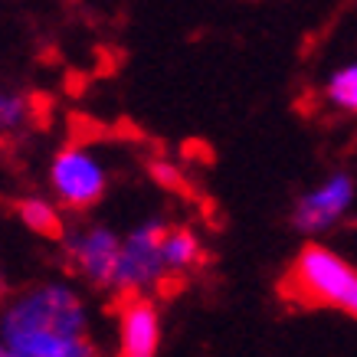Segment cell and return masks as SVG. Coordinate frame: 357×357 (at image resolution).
I'll return each instance as SVG.
<instances>
[{"label":"cell","instance_id":"5b68a950","mask_svg":"<svg viewBox=\"0 0 357 357\" xmlns=\"http://www.w3.org/2000/svg\"><path fill=\"white\" fill-rule=\"evenodd\" d=\"M53 197L69 210H89L109 190V167L89 144H66L50 164Z\"/></svg>","mask_w":357,"mask_h":357},{"label":"cell","instance_id":"9c48e42d","mask_svg":"<svg viewBox=\"0 0 357 357\" xmlns=\"http://www.w3.org/2000/svg\"><path fill=\"white\" fill-rule=\"evenodd\" d=\"M321 98L337 115L357 119V56L337 63L321 82Z\"/></svg>","mask_w":357,"mask_h":357},{"label":"cell","instance_id":"4fadbf2b","mask_svg":"<svg viewBox=\"0 0 357 357\" xmlns=\"http://www.w3.org/2000/svg\"><path fill=\"white\" fill-rule=\"evenodd\" d=\"M0 354H3V341H0Z\"/></svg>","mask_w":357,"mask_h":357},{"label":"cell","instance_id":"8992f818","mask_svg":"<svg viewBox=\"0 0 357 357\" xmlns=\"http://www.w3.org/2000/svg\"><path fill=\"white\" fill-rule=\"evenodd\" d=\"M63 249L73 272H79L89 285L112 289V275H115L121 249V236L115 229L102 227V223H82V227L69 229Z\"/></svg>","mask_w":357,"mask_h":357},{"label":"cell","instance_id":"3957f363","mask_svg":"<svg viewBox=\"0 0 357 357\" xmlns=\"http://www.w3.org/2000/svg\"><path fill=\"white\" fill-rule=\"evenodd\" d=\"M164 229L167 227L161 220H144L121 236L119 266L112 275V292L125 295V298L128 295H151L171 279L161 252Z\"/></svg>","mask_w":357,"mask_h":357},{"label":"cell","instance_id":"6da1fadb","mask_svg":"<svg viewBox=\"0 0 357 357\" xmlns=\"http://www.w3.org/2000/svg\"><path fill=\"white\" fill-rule=\"evenodd\" d=\"M0 341L10 357H89V308L66 282L36 285L7 305Z\"/></svg>","mask_w":357,"mask_h":357},{"label":"cell","instance_id":"7a4b0ae2","mask_svg":"<svg viewBox=\"0 0 357 357\" xmlns=\"http://www.w3.org/2000/svg\"><path fill=\"white\" fill-rule=\"evenodd\" d=\"M289 292L305 305L357 318V266L325 243H305L289 269Z\"/></svg>","mask_w":357,"mask_h":357},{"label":"cell","instance_id":"52a82bcc","mask_svg":"<svg viewBox=\"0 0 357 357\" xmlns=\"http://www.w3.org/2000/svg\"><path fill=\"white\" fill-rule=\"evenodd\" d=\"M161 312L148 295H128L119 312V351L125 357H154L161 347Z\"/></svg>","mask_w":357,"mask_h":357},{"label":"cell","instance_id":"30bf717a","mask_svg":"<svg viewBox=\"0 0 357 357\" xmlns=\"http://www.w3.org/2000/svg\"><path fill=\"white\" fill-rule=\"evenodd\" d=\"M17 217L26 229L33 233H40V236H56L59 227H63V220H59V206L53 200H46V197H26L17 204Z\"/></svg>","mask_w":357,"mask_h":357},{"label":"cell","instance_id":"277c9868","mask_svg":"<svg viewBox=\"0 0 357 357\" xmlns=\"http://www.w3.org/2000/svg\"><path fill=\"white\" fill-rule=\"evenodd\" d=\"M357 204V177L344 167L328 171L318 184L298 194L292 206V227L308 239H321L351 217Z\"/></svg>","mask_w":357,"mask_h":357},{"label":"cell","instance_id":"ba28073f","mask_svg":"<svg viewBox=\"0 0 357 357\" xmlns=\"http://www.w3.org/2000/svg\"><path fill=\"white\" fill-rule=\"evenodd\" d=\"M161 252H164V266L171 272V279L190 275L200 269L204 262V239L197 236L190 227H167L161 236Z\"/></svg>","mask_w":357,"mask_h":357},{"label":"cell","instance_id":"7c38bea8","mask_svg":"<svg viewBox=\"0 0 357 357\" xmlns=\"http://www.w3.org/2000/svg\"><path fill=\"white\" fill-rule=\"evenodd\" d=\"M151 177H154V184H161L164 190H177V187L184 184V174H181V167L174 161H164V158H154L151 161Z\"/></svg>","mask_w":357,"mask_h":357},{"label":"cell","instance_id":"8fae6325","mask_svg":"<svg viewBox=\"0 0 357 357\" xmlns=\"http://www.w3.org/2000/svg\"><path fill=\"white\" fill-rule=\"evenodd\" d=\"M33 121V102L20 89L0 86V135H17Z\"/></svg>","mask_w":357,"mask_h":357}]
</instances>
